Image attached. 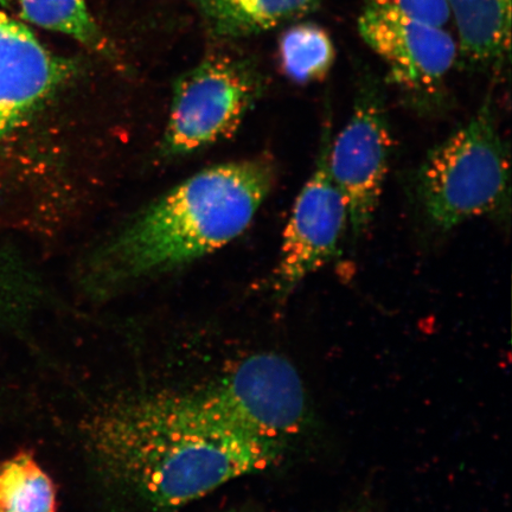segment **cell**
Returning <instances> with one entry per match:
<instances>
[{
	"label": "cell",
	"instance_id": "cell-4",
	"mask_svg": "<svg viewBox=\"0 0 512 512\" xmlns=\"http://www.w3.org/2000/svg\"><path fill=\"white\" fill-rule=\"evenodd\" d=\"M357 30L409 105L424 111L444 106L447 80L459 61L450 31L406 14L389 0H367Z\"/></svg>",
	"mask_w": 512,
	"mask_h": 512
},
{
	"label": "cell",
	"instance_id": "cell-9",
	"mask_svg": "<svg viewBox=\"0 0 512 512\" xmlns=\"http://www.w3.org/2000/svg\"><path fill=\"white\" fill-rule=\"evenodd\" d=\"M75 64L51 53L27 25L0 11V138L60 91Z\"/></svg>",
	"mask_w": 512,
	"mask_h": 512
},
{
	"label": "cell",
	"instance_id": "cell-15",
	"mask_svg": "<svg viewBox=\"0 0 512 512\" xmlns=\"http://www.w3.org/2000/svg\"><path fill=\"white\" fill-rule=\"evenodd\" d=\"M396 8L415 18L435 25L450 22L445 0H389Z\"/></svg>",
	"mask_w": 512,
	"mask_h": 512
},
{
	"label": "cell",
	"instance_id": "cell-13",
	"mask_svg": "<svg viewBox=\"0 0 512 512\" xmlns=\"http://www.w3.org/2000/svg\"><path fill=\"white\" fill-rule=\"evenodd\" d=\"M56 486L28 452L0 463V512H57Z\"/></svg>",
	"mask_w": 512,
	"mask_h": 512
},
{
	"label": "cell",
	"instance_id": "cell-2",
	"mask_svg": "<svg viewBox=\"0 0 512 512\" xmlns=\"http://www.w3.org/2000/svg\"><path fill=\"white\" fill-rule=\"evenodd\" d=\"M277 178L266 155L198 172L152 204L93 256L86 284L95 294L175 270L238 238Z\"/></svg>",
	"mask_w": 512,
	"mask_h": 512
},
{
	"label": "cell",
	"instance_id": "cell-16",
	"mask_svg": "<svg viewBox=\"0 0 512 512\" xmlns=\"http://www.w3.org/2000/svg\"><path fill=\"white\" fill-rule=\"evenodd\" d=\"M222 512H240V511H233V510H227V511H222Z\"/></svg>",
	"mask_w": 512,
	"mask_h": 512
},
{
	"label": "cell",
	"instance_id": "cell-7",
	"mask_svg": "<svg viewBox=\"0 0 512 512\" xmlns=\"http://www.w3.org/2000/svg\"><path fill=\"white\" fill-rule=\"evenodd\" d=\"M393 139L379 83L367 76L358 86L347 124L331 138L328 166L349 213L354 239L373 222L386 183Z\"/></svg>",
	"mask_w": 512,
	"mask_h": 512
},
{
	"label": "cell",
	"instance_id": "cell-8",
	"mask_svg": "<svg viewBox=\"0 0 512 512\" xmlns=\"http://www.w3.org/2000/svg\"><path fill=\"white\" fill-rule=\"evenodd\" d=\"M331 138L330 123H326L315 169L300 190L284 229L272 277L275 294L281 298L337 258L349 229L347 203L329 172Z\"/></svg>",
	"mask_w": 512,
	"mask_h": 512
},
{
	"label": "cell",
	"instance_id": "cell-14",
	"mask_svg": "<svg viewBox=\"0 0 512 512\" xmlns=\"http://www.w3.org/2000/svg\"><path fill=\"white\" fill-rule=\"evenodd\" d=\"M281 68L298 85L322 81L334 66L336 50L328 31L313 23H296L281 36Z\"/></svg>",
	"mask_w": 512,
	"mask_h": 512
},
{
	"label": "cell",
	"instance_id": "cell-17",
	"mask_svg": "<svg viewBox=\"0 0 512 512\" xmlns=\"http://www.w3.org/2000/svg\"><path fill=\"white\" fill-rule=\"evenodd\" d=\"M338 512H356V511L349 510V511H338Z\"/></svg>",
	"mask_w": 512,
	"mask_h": 512
},
{
	"label": "cell",
	"instance_id": "cell-5",
	"mask_svg": "<svg viewBox=\"0 0 512 512\" xmlns=\"http://www.w3.org/2000/svg\"><path fill=\"white\" fill-rule=\"evenodd\" d=\"M262 91L253 64L230 56L203 60L176 83L162 151L191 155L238 131Z\"/></svg>",
	"mask_w": 512,
	"mask_h": 512
},
{
	"label": "cell",
	"instance_id": "cell-6",
	"mask_svg": "<svg viewBox=\"0 0 512 512\" xmlns=\"http://www.w3.org/2000/svg\"><path fill=\"white\" fill-rule=\"evenodd\" d=\"M202 392L230 424L268 443L285 447L309 419L302 376L275 352L246 357Z\"/></svg>",
	"mask_w": 512,
	"mask_h": 512
},
{
	"label": "cell",
	"instance_id": "cell-10",
	"mask_svg": "<svg viewBox=\"0 0 512 512\" xmlns=\"http://www.w3.org/2000/svg\"><path fill=\"white\" fill-rule=\"evenodd\" d=\"M457 31L459 60L496 69L509 60L512 0H445Z\"/></svg>",
	"mask_w": 512,
	"mask_h": 512
},
{
	"label": "cell",
	"instance_id": "cell-3",
	"mask_svg": "<svg viewBox=\"0 0 512 512\" xmlns=\"http://www.w3.org/2000/svg\"><path fill=\"white\" fill-rule=\"evenodd\" d=\"M415 190L428 224L439 232L509 213V151L490 99L428 153L416 172Z\"/></svg>",
	"mask_w": 512,
	"mask_h": 512
},
{
	"label": "cell",
	"instance_id": "cell-1",
	"mask_svg": "<svg viewBox=\"0 0 512 512\" xmlns=\"http://www.w3.org/2000/svg\"><path fill=\"white\" fill-rule=\"evenodd\" d=\"M86 445L108 483L158 510L183 508L270 469L285 450L230 424L202 389L108 403L87 422Z\"/></svg>",
	"mask_w": 512,
	"mask_h": 512
},
{
	"label": "cell",
	"instance_id": "cell-12",
	"mask_svg": "<svg viewBox=\"0 0 512 512\" xmlns=\"http://www.w3.org/2000/svg\"><path fill=\"white\" fill-rule=\"evenodd\" d=\"M3 8L43 29L60 32L88 48L107 51L86 0H0Z\"/></svg>",
	"mask_w": 512,
	"mask_h": 512
},
{
	"label": "cell",
	"instance_id": "cell-11",
	"mask_svg": "<svg viewBox=\"0 0 512 512\" xmlns=\"http://www.w3.org/2000/svg\"><path fill=\"white\" fill-rule=\"evenodd\" d=\"M323 0H194L216 36L240 38L300 21Z\"/></svg>",
	"mask_w": 512,
	"mask_h": 512
}]
</instances>
